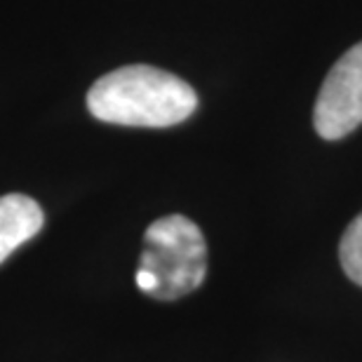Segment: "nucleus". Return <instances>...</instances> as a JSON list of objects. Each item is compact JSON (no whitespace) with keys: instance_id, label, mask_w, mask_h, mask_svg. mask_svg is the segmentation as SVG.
I'll list each match as a JSON object with an SVG mask.
<instances>
[{"instance_id":"f257e3e1","label":"nucleus","mask_w":362,"mask_h":362,"mask_svg":"<svg viewBox=\"0 0 362 362\" xmlns=\"http://www.w3.org/2000/svg\"><path fill=\"white\" fill-rule=\"evenodd\" d=\"M198 108V94L179 76L148 64L115 69L88 92V111L125 127H172Z\"/></svg>"},{"instance_id":"f03ea898","label":"nucleus","mask_w":362,"mask_h":362,"mask_svg":"<svg viewBox=\"0 0 362 362\" xmlns=\"http://www.w3.org/2000/svg\"><path fill=\"white\" fill-rule=\"evenodd\" d=\"M207 278V243L198 223L184 214L153 221L144 233L136 287L158 301H177Z\"/></svg>"},{"instance_id":"7ed1b4c3","label":"nucleus","mask_w":362,"mask_h":362,"mask_svg":"<svg viewBox=\"0 0 362 362\" xmlns=\"http://www.w3.org/2000/svg\"><path fill=\"white\" fill-rule=\"evenodd\" d=\"M322 139H344L362 125V42L353 45L325 78L313 111Z\"/></svg>"},{"instance_id":"20e7f679","label":"nucleus","mask_w":362,"mask_h":362,"mask_svg":"<svg viewBox=\"0 0 362 362\" xmlns=\"http://www.w3.org/2000/svg\"><path fill=\"white\" fill-rule=\"evenodd\" d=\"M45 214L33 198L7 193L0 198V264L21 245L40 233Z\"/></svg>"},{"instance_id":"39448f33","label":"nucleus","mask_w":362,"mask_h":362,"mask_svg":"<svg viewBox=\"0 0 362 362\" xmlns=\"http://www.w3.org/2000/svg\"><path fill=\"white\" fill-rule=\"evenodd\" d=\"M339 262L349 278L362 287V212L349 223L339 243Z\"/></svg>"}]
</instances>
